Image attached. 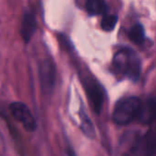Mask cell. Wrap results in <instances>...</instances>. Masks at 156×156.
Instances as JSON below:
<instances>
[{"label": "cell", "instance_id": "1", "mask_svg": "<svg viewBox=\"0 0 156 156\" xmlns=\"http://www.w3.org/2000/svg\"><path fill=\"white\" fill-rule=\"evenodd\" d=\"M113 65L118 72L123 73L132 81H137L141 72V62L139 55L131 49L119 51L113 59Z\"/></svg>", "mask_w": 156, "mask_h": 156}, {"label": "cell", "instance_id": "2", "mask_svg": "<svg viewBox=\"0 0 156 156\" xmlns=\"http://www.w3.org/2000/svg\"><path fill=\"white\" fill-rule=\"evenodd\" d=\"M141 102L136 97L119 99L113 111V120L118 125H127L138 117Z\"/></svg>", "mask_w": 156, "mask_h": 156}, {"label": "cell", "instance_id": "3", "mask_svg": "<svg viewBox=\"0 0 156 156\" xmlns=\"http://www.w3.org/2000/svg\"><path fill=\"white\" fill-rule=\"evenodd\" d=\"M9 110L14 119L20 122L28 132H34L37 129V121L29 107L22 102H12Z\"/></svg>", "mask_w": 156, "mask_h": 156}, {"label": "cell", "instance_id": "4", "mask_svg": "<svg viewBox=\"0 0 156 156\" xmlns=\"http://www.w3.org/2000/svg\"><path fill=\"white\" fill-rule=\"evenodd\" d=\"M39 78L42 91L51 94L56 81V68L51 60H43L39 66Z\"/></svg>", "mask_w": 156, "mask_h": 156}, {"label": "cell", "instance_id": "5", "mask_svg": "<svg viewBox=\"0 0 156 156\" xmlns=\"http://www.w3.org/2000/svg\"><path fill=\"white\" fill-rule=\"evenodd\" d=\"M156 131H149L133 146L132 156H155Z\"/></svg>", "mask_w": 156, "mask_h": 156}, {"label": "cell", "instance_id": "6", "mask_svg": "<svg viewBox=\"0 0 156 156\" xmlns=\"http://www.w3.org/2000/svg\"><path fill=\"white\" fill-rule=\"evenodd\" d=\"M36 30L37 20L35 14L30 10H26L24 12L20 27V35L25 43H29L30 41Z\"/></svg>", "mask_w": 156, "mask_h": 156}, {"label": "cell", "instance_id": "7", "mask_svg": "<svg viewBox=\"0 0 156 156\" xmlns=\"http://www.w3.org/2000/svg\"><path fill=\"white\" fill-rule=\"evenodd\" d=\"M156 117V99H148L141 103L138 119L142 124H150L155 120Z\"/></svg>", "mask_w": 156, "mask_h": 156}, {"label": "cell", "instance_id": "8", "mask_svg": "<svg viewBox=\"0 0 156 156\" xmlns=\"http://www.w3.org/2000/svg\"><path fill=\"white\" fill-rule=\"evenodd\" d=\"M87 93L96 113H100L104 103V91L98 83L90 84L87 87Z\"/></svg>", "mask_w": 156, "mask_h": 156}, {"label": "cell", "instance_id": "9", "mask_svg": "<svg viewBox=\"0 0 156 156\" xmlns=\"http://www.w3.org/2000/svg\"><path fill=\"white\" fill-rule=\"evenodd\" d=\"M86 8L88 14L91 16L107 14L109 9L105 0H87Z\"/></svg>", "mask_w": 156, "mask_h": 156}, {"label": "cell", "instance_id": "10", "mask_svg": "<svg viewBox=\"0 0 156 156\" xmlns=\"http://www.w3.org/2000/svg\"><path fill=\"white\" fill-rule=\"evenodd\" d=\"M80 119H81V129L82 131L89 138H94L96 135V130L95 127L87 116V114L85 112L84 109L80 111Z\"/></svg>", "mask_w": 156, "mask_h": 156}, {"label": "cell", "instance_id": "11", "mask_svg": "<svg viewBox=\"0 0 156 156\" xmlns=\"http://www.w3.org/2000/svg\"><path fill=\"white\" fill-rule=\"evenodd\" d=\"M129 37L133 42H135L137 44L141 43L145 38V32H144V29H143L142 25L135 24L134 26H132L129 31Z\"/></svg>", "mask_w": 156, "mask_h": 156}, {"label": "cell", "instance_id": "12", "mask_svg": "<svg viewBox=\"0 0 156 156\" xmlns=\"http://www.w3.org/2000/svg\"><path fill=\"white\" fill-rule=\"evenodd\" d=\"M118 17L116 15H106L102 21H101V27L106 31H111L115 29L117 22H118Z\"/></svg>", "mask_w": 156, "mask_h": 156}, {"label": "cell", "instance_id": "13", "mask_svg": "<svg viewBox=\"0 0 156 156\" xmlns=\"http://www.w3.org/2000/svg\"><path fill=\"white\" fill-rule=\"evenodd\" d=\"M67 153H68V156H75V153L73 150H69Z\"/></svg>", "mask_w": 156, "mask_h": 156}, {"label": "cell", "instance_id": "14", "mask_svg": "<svg viewBox=\"0 0 156 156\" xmlns=\"http://www.w3.org/2000/svg\"><path fill=\"white\" fill-rule=\"evenodd\" d=\"M154 121H155V122H156V117H155V120H154Z\"/></svg>", "mask_w": 156, "mask_h": 156}]
</instances>
